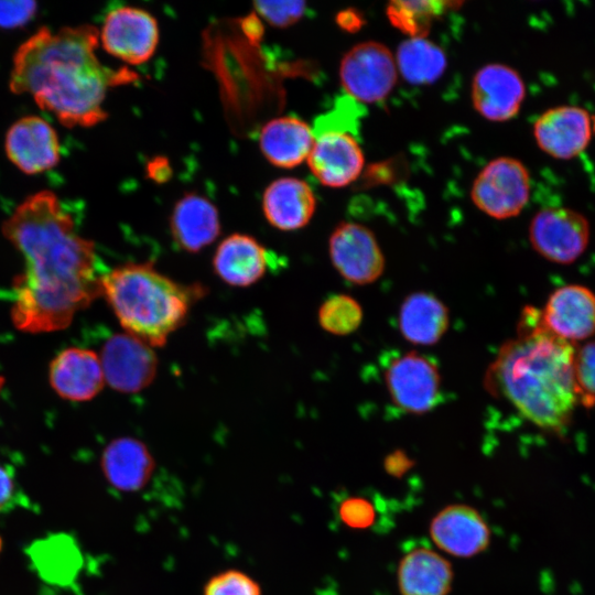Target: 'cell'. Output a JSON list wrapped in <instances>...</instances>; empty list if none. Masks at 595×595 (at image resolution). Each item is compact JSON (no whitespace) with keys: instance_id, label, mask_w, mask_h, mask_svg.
Returning a JSON list of instances; mask_svg holds the SVG:
<instances>
[{"instance_id":"cell-1","label":"cell","mask_w":595,"mask_h":595,"mask_svg":"<svg viewBox=\"0 0 595 595\" xmlns=\"http://www.w3.org/2000/svg\"><path fill=\"white\" fill-rule=\"evenodd\" d=\"M1 230L24 260L13 282L11 318L18 329H64L101 296L95 245L77 234L72 215L53 192L28 196Z\"/></svg>"},{"instance_id":"cell-2","label":"cell","mask_w":595,"mask_h":595,"mask_svg":"<svg viewBox=\"0 0 595 595\" xmlns=\"http://www.w3.org/2000/svg\"><path fill=\"white\" fill-rule=\"evenodd\" d=\"M98 43L93 25L39 29L13 56L10 90L30 95L66 127L99 123L107 117L102 106L108 89L133 76L105 66L96 54Z\"/></svg>"},{"instance_id":"cell-3","label":"cell","mask_w":595,"mask_h":595,"mask_svg":"<svg viewBox=\"0 0 595 595\" xmlns=\"http://www.w3.org/2000/svg\"><path fill=\"white\" fill-rule=\"evenodd\" d=\"M519 326L517 337L501 346L488 368L486 387L536 426L561 433L580 402L576 348L550 333L534 307L523 310Z\"/></svg>"},{"instance_id":"cell-4","label":"cell","mask_w":595,"mask_h":595,"mask_svg":"<svg viewBox=\"0 0 595 595\" xmlns=\"http://www.w3.org/2000/svg\"><path fill=\"white\" fill-rule=\"evenodd\" d=\"M100 285L126 332L151 347L163 346L206 293L202 284L176 282L150 262L118 266L101 275Z\"/></svg>"},{"instance_id":"cell-5","label":"cell","mask_w":595,"mask_h":595,"mask_svg":"<svg viewBox=\"0 0 595 595\" xmlns=\"http://www.w3.org/2000/svg\"><path fill=\"white\" fill-rule=\"evenodd\" d=\"M470 197L479 210L495 219L515 217L529 201L530 174L515 158H496L477 174Z\"/></svg>"},{"instance_id":"cell-6","label":"cell","mask_w":595,"mask_h":595,"mask_svg":"<svg viewBox=\"0 0 595 595\" xmlns=\"http://www.w3.org/2000/svg\"><path fill=\"white\" fill-rule=\"evenodd\" d=\"M339 79L347 96L356 101H380L391 93L397 83L396 58L382 43L360 42L343 56Z\"/></svg>"},{"instance_id":"cell-7","label":"cell","mask_w":595,"mask_h":595,"mask_svg":"<svg viewBox=\"0 0 595 595\" xmlns=\"http://www.w3.org/2000/svg\"><path fill=\"white\" fill-rule=\"evenodd\" d=\"M383 376L392 402L407 413L424 414L441 401V374L428 356L398 354L388 361Z\"/></svg>"},{"instance_id":"cell-8","label":"cell","mask_w":595,"mask_h":595,"mask_svg":"<svg viewBox=\"0 0 595 595\" xmlns=\"http://www.w3.org/2000/svg\"><path fill=\"white\" fill-rule=\"evenodd\" d=\"M529 240L544 259L558 264H570L588 246L589 224L584 215L574 209L544 207L531 219Z\"/></svg>"},{"instance_id":"cell-9","label":"cell","mask_w":595,"mask_h":595,"mask_svg":"<svg viewBox=\"0 0 595 595\" xmlns=\"http://www.w3.org/2000/svg\"><path fill=\"white\" fill-rule=\"evenodd\" d=\"M328 252L336 271L353 284L372 283L383 273L386 261L377 238L358 223L338 224L329 236Z\"/></svg>"},{"instance_id":"cell-10","label":"cell","mask_w":595,"mask_h":595,"mask_svg":"<svg viewBox=\"0 0 595 595\" xmlns=\"http://www.w3.org/2000/svg\"><path fill=\"white\" fill-rule=\"evenodd\" d=\"M99 41L110 55L126 63L139 65L149 61L158 47V22L143 9L115 8L105 18Z\"/></svg>"},{"instance_id":"cell-11","label":"cell","mask_w":595,"mask_h":595,"mask_svg":"<svg viewBox=\"0 0 595 595\" xmlns=\"http://www.w3.org/2000/svg\"><path fill=\"white\" fill-rule=\"evenodd\" d=\"M99 359L107 383L125 393H136L147 388L158 370V358L152 347L128 333L110 336L101 348Z\"/></svg>"},{"instance_id":"cell-12","label":"cell","mask_w":595,"mask_h":595,"mask_svg":"<svg viewBox=\"0 0 595 595\" xmlns=\"http://www.w3.org/2000/svg\"><path fill=\"white\" fill-rule=\"evenodd\" d=\"M526 97V85L520 74L501 63H489L474 75L470 99L475 110L495 122L516 117Z\"/></svg>"},{"instance_id":"cell-13","label":"cell","mask_w":595,"mask_h":595,"mask_svg":"<svg viewBox=\"0 0 595 595\" xmlns=\"http://www.w3.org/2000/svg\"><path fill=\"white\" fill-rule=\"evenodd\" d=\"M4 150L8 159L30 175L48 171L61 160L55 129L37 116H25L11 125L6 134Z\"/></svg>"},{"instance_id":"cell-14","label":"cell","mask_w":595,"mask_h":595,"mask_svg":"<svg viewBox=\"0 0 595 595\" xmlns=\"http://www.w3.org/2000/svg\"><path fill=\"white\" fill-rule=\"evenodd\" d=\"M430 536L443 552L456 558H472L489 547L491 532L486 520L475 508L453 504L433 517Z\"/></svg>"},{"instance_id":"cell-15","label":"cell","mask_w":595,"mask_h":595,"mask_svg":"<svg viewBox=\"0 0 595 595\" xmlns=\"http://www.w3.org/2000/svg\"><path fill=\"white\" fill-rule=\"evenodd\" d=\"M538 147L548 155L570 160L589 144L592 120L581 107L564 105L544 111L533 125Z\"/></svg>"},{"instance_id":"cell-16","label":"cell","mask_w":595,"mask_h":595,"mask_svg":"<svg viewBox=\"0 0 595 595\" xmlns=\"http://www.w3.org/2000/svg\"><path fill=\"white\" fill-rule=\"evenodd\" d=\"M540 321L564 340H584L595 334V294L584 285H563L550 294Z\"/></svg>"},{"instance_id":"cell-17","label":"cell","mask_w":595,"mask_h":595,"mask_svg":"<svg viewBox=\"0 0 595 595\" xmlns=\"http://www.w3.org/2000/svg\"><path fill=\"white\" fill-rule=\"evenodd\" d=\"M307 163L321 184L328 187H344L359 176L365 156L356 136L327 131L314 136Z\"/></svg>"},{"instance_id":"cell-18","label":"cell","mask_w":595,"mask_h":595,"mask_svg":"<svg viewBox=\"0 0 595 595\" xmlns=\"http://www.w3.org/2000/svg\"><path fill=\"white\" fill-rule=\"evenodd\" d=\"M48 378L54 391L72 401L93 399L105 382L99 356L78 347L67 348L52 360Z\"/></svg>"},{"instance_id":"cell-19","label":"cell","mask_w":595,"mask_h":595,"mask_svg":"<svg viewBox=\"0 0 595 595\" xmlns=\"http://www.w3.org/2000/svg\"><path fill=\"white\" fill-rule=\"evenodd\" d=\"M100 466L110 486L119 491L134 493L148 485L155 462L142 441L121 436L107 444L101 454Z\"/></svg>"},{"instance_id":"cell-20","label":"cell","mask_w":595,"mask_h":595,"mask_svg":"<svg viewBox=\"0 0 595 595\" xmlns=\"http://www.w3.org/2000/svg\"><path fill=\"white\" fill-rule=\"evenodd\" d=\"M268 252L252 236L232 234L217 247L213 258L215 274L226 284L246 288L266 273Z\"/></svg>"},{"instance_id":"cell-21","label":"cell","mask_w":595,"mask_h":595,"mask_svg":"<svg viewBox=\"0 0 595 595\" xmlns=\"http://www.w3.org/2000/svg\"><path fill=\"white\" fill-rule=\"evenodd\" d=\"M316 198L311 186L296 177H281L264 191L262 209L266 219L277 229L303 228L312 219Z\"/></svg>"},{"instance_id":"cell-22","label":"cell","mask_w":595,"mask_h":595,"mask_svg":"<svg viewBox=\"0 0 595 595\" xmlns=\"http://www.w3.org/2000/svg\"><path fill=\"white\" fill-rule=\"evenodd\" d=\"M170 229L177 247L191 253L198 252L219 236L218 210L206 197L186 194L172 210Z\"/></svg>"},{"instance_id":"cell-23","label":"cell","mask_w":595,"mask_h":595,"mask_svg":"<svg viewBox=\"0 0 595 595\" xmlns=\"http://www.w3.org/2000/svg\"><path fill=\"white\" fill-rule=\"evenodd\" d=\"M454 572L451 563L429 548H415L400 560L397 583L401 595H448Z\"/></svg>"},{"instance_id":"cell-24","label":"cell","mask_w":595,"mask_h":595,"mask_svg":"<svg viewBox=\"0 0 595 595\" xmlns=\"http://www.w3.org/2000/svg\"><path fill=\"white\" fill-rule=\"evenodd\" d=\"M314 143L312 128L302 119L284 116L267 122L259 134L266 159L278 167L291 169L307 160Z\"/></svg>"},{"instance_id":"cell-25","label":"cell","mask_w":595,"mask_h":595,"mask_svg":"<svg viewBox=\"0 0 595 595\" xmlns=\"http://www.w3.org/2000/svg\"><path fill=\"white\" fill-rule=\"evenodd\" d=\"M448 324L447 306L430 292H413L400 305L398 327L402 337L411 344H436L446 333Z\"/></svg>"},{"instance_id":"cell-26","label":"cell","mask_w":595,"mask_h":595,"mask_svg":"<svg viewBox=\"0 0 595 595\" xmlns=\"http://www.w3.org/2000/svg\"><path fill=\"white\" fill-rule=\"evenodd\" d=\"M394 58L398 73L414 85L436 82L447 66L444 51L426 37H408L402 41Z\"/></svg>"},{"instance_id":"cell-27","label":"cell","mask_w":595,"mask_h":595,"mask_svg":"<svg viewBox=\"0 0 595 595\" xmlns=\"http://www.w3.org/2000/svg\"><path fill=\"white\" fill-rule=\"evenodd\" d=\"M440 1H392L388 4L390 22L409 37H425L431 23L445 8Z\"/></svg>"},{"instance_id":"cell-28","label":"cell","mask_w":595,"mask_h":595,"mask_svg":"<svg viewBox=\"0 0 595 595\" xmlns=\"http://www.w3.org/2000/svg\"><path fill=\"white\" fill-rule=\"evenodd\" d=\"M364 317L360 304L347 294H334L320 306V326L332 335H349L361 325Z\"/></svg>"},{"instance_id":"cell-29","label":"cell","mask_w":595,"mask_h":595,"mask_svg":"<svg viewBox=\"0 0 595 595\" xmlns=\"http://www.w3.org/2000/svg\"><path fill=\"white\" fill-rule=\"evenodd\" d=\"M358 101L345 96L337 100L334 108L318 116L312 128L313 134H320L327 131H342L355 136L358 118L361 115Z\"/></svg>"},{"instance_id":"cell-30","label":"cell","mask_w":595,"mask_h":595,"mask_svg":"<svg viewBox=\"0 0 595 595\" xmlns=\"http://www.w3.org/2000/svg\"><path fill=\"white\" fill-rule=\"evenodd\" d=\"M203 595H262V592L250 575L230 569L213 575L205 584Z\"/></svg>"},{"instance_id":"cell-31","label":"cell","mask_w":595,"mask_h":595,"mask_svg":"<svg viewBox=\"0 0 595 595\" xmlns=\"http://www.w3.org/2000/svg\"><path fill=\"white\" fill-rule=\"evenodd\" d=\"M574 377L580 402L591 407L595 404V340L575 349Z\"/></svg>"},{"instance_id":"cell-32","label":"cell","mask_w":595,"mask_h":595,"mask_svg":"<svg viewBox=\"0 0 595 595\" xmlns=\"http://www.w3.org/2000/svg\"><path fill=\"white\" fill-rule=\"evenodd\" d=\"M255 8L271 25L285 28L304 15L306 3L304 1H256Z\"/></svg>"},{"instance_id":"cell-33","label":"cell","mask_w":595,"mask_h":595,"mask_svg":"<svg viewBox=\"0 0 595 595\" xmlns=\"http://www.w3.org/2000/svg\"><path fill=\"white\" fill-rule=\"evenodd\" d=\"M37 11L34 1H0V28L14 29L29 23Z\"/></svg>"},{"instance_id":"cell-34","label":"cell","mask_w":595,"mask_h":595,"mask_svg":"<svg viewBox=\"0 0 595 595\" xmlns=\"http://www.w3.org/2000/svg\"><path fill=\"white\" fill-rule=\"evenodd\" d=\"M340 517L349 526H364L369 523L371 509L361 500H347L340 507Z\"/></svg>"},{"instance_id":"cell-35","label":"cell","mask_w":595,"mask_h":595,"mask_svg":"<svg viewBox=\"0 0 595 595\" xmlns=\"http://www.w3.org/2000/svg\"><path fill=\"white\" fill-rule=\"evenodd\" d=\"M17 486L13 475L8 467L0 465V512L13 504Z\"/></svg>"},{"instance_id":"cell-36","label":"cell","mask_w":595,"mask_h":595,"mask_svg":"<svg viewBox=\"0 0 595 595\" xmlns=\"http://www.w3.org/2000/svg\"><path fill=\"white\" fill-rule=\"evenodd\" d=\"M337 22L344 30L354 32L361 26V15L355 10H344L337 15Z\"/></svg>"},{"instance_id":"cell-37","label":"cell","mask_w":595,"mask_h":595,"mask_svg":"<svg viewBox=\"0 0 595 595\" xmlns=\"http://www.w3.org/2000/svg\"><path fill=\"white\" fill-rule=\"evenodd\" d=\"M3 382H4V379L2 377H0V391L2 389Z\"/></svg>"}]
</instances>
